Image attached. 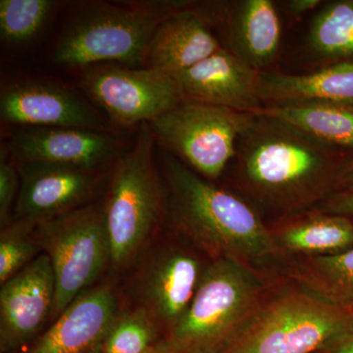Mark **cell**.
Wrapping results in <instances>:
<instances>
[{
    "mask_svg": "<svg viewBox=\"0 0 353 353\" xmlns=\"http://www.w3.org/2000/svg\"><path fill=\"white\" fill-rule=\"evenodd\" d=\"M345 162L341 152L289 125L253 115L228 168L236 190L267 210L294 216L336 192Z\"/></svg>",
    "mask_w": 353,
    "mask_h": 353,
    "instance_id": "6da1fadb",
    "label": "cell"
},
{
    "mask_svg": "<svg viewBox=\"0 0 353 353\" xmlns=\"http://www.w3.org/2000/svg\"><path fill=\"white\" fill-rule=\"evenodd\" d=\"M164 222L210 256L252 266L278 254L270 228L240 194L223 189L172 154L163 160Z\"/></svg>",
    "mask_w": 353,
    "mask_h": 353,
    "instance_id": "7a4b0ae2",
    "label": "cell"
},
{
    "mask_svg": "<svg viewBox=\"0 0 353 353\" xmlns=\"http://www.w3.org/2000/svg\"><path fill=\"white\" fill-rule=\"evenodd\" d=\"M190 1H101L70 4L53 46L58 66L78 70L101 63L143 67L157 26Z\"/></svg>",
    "mask_w": 353,
    "mask_h": 353,
    "instance_id": "3957f363",
    "label": "cell"
},
{
    "mask_svg": "<svg viewBox=\"0 0 353 353\" xmlns=\"http://www.w3.org/2000/svg\"><path fill=\"white\" fill-rule=\"evenodd\" d=\"M155 141L148 123L141 124L134 145L109 175L103 205L115 268L136 261L164 223L166 192L153 160Z\"/></svg>",
    "mask_w": 353,
    "mask_h": 353,
    "instance_id": "277c9868",
    "label": "cell"
},
{
    "mask_svg": "<svg viewBox=\"0 0 353 353\" xmlns=\"http://www.w3.org/2000/svg\"><path fill=\"white\" fill-rule=\"evenodd\" d=\"M268 290L252 266L211 260L187 313L166 336L181 353H220L267 301Z\"/></svg>",
    "mask_w": 353,
    "mask_h": 353,
    "instance_id": "5b68a950",
    "label": "cell"
},
{
    "mask_svg": "<svg viewBox=\"0 0 353 353\" xmlns=\"http://www.w3.org/2000/svg\"><path fill=\"white\" fill-rule=\"evenodd\" d=\"M34 232L54 273V321L111 264L103 201L39 223Z\"/></svg>",
    "mask_w": 353,
    "mask_h": 353,
    "instance_id": "8992f818",
    "label": "cell"
},
{
    "mask_svg": "<svg viewBox=\"0 0 353 353\" xmlns=\"http://www.w3.org/2000/svg\"><path fill=\"white\" fill-rule=\"evenodd\" d=\"M305 290L268 297L220 353H317L348 316Z\"/></svg>",
    "mask_w": 353,
    "mask_h": 353,
    "instance_id": "52a82bcc",
    "label": "cell"
},
{
    "mask_svg": "<svg viewBox=\"0 0 353 353\" xmlns=\"http://www.w3.org/2000/svg\"><path fill=\"white\" fill-rule=\"evenodd\" d=\"M252 119V114L183 99L148 125L158 143L203 178L218 180Z\"/></svg>",
    "mask_w": 353,
    "mask_h": 353,
    "instance_id": "ba28073f",
    "label": "cell"
},
{
    "mask_svg": "<svg viewBox=\"0 0 353 353\" xmlns=\"http://www.w3.org/2000/svg\"><path fill=\"white\" fill-rule=\"evenodd\" d=\"M77 72L85 94L115 126L152 122L183 101L175 78L157 70L101 63Z\"/></svg>",
    "mask_w": 353,
    "mask_h": 353,
    "instance_id": "9c48e42d",
    "label": "cell"
},
{
    "mask_svg": "<svg viewBox=\"0 0 353 353\" xmlns=\"http://www.w3.org/2000/svg\"><path fill=\"white\" fill-rule=\"evenodd\" d=\"M0 117L16 128H76L110 131L101 114L68 85L34 75H19L2 81Z\"/></svg>",
    "mask_w": 353,
    "mask_h": 353,
    "instance_id": "30bf717a",
    "label": "cell"
},
{
    "mask_svg": "<svg viewBox=\"0 0 353 353\" xmlns=\"http://www.w3.org/2000/svg\"><path fill=\"white\" fill-rule=\"evenodd\" d=\"M16 162V161H15ZM20 190L12 220L38 225L94 202L110 171H92L39 162H16Z\"/></svg>",
    "mask_w": 353,
    "mask_h": 353,
    "instance_id": "8fae6325",
    "label": "cell"
},
{
    "mask_svg": "<svg viewBox=\"0 0 353 353\" xmlns=\"http://www.w3.org/2000/svg\"><path fill=\"white\" fill-rule=\"evenodd\" d=\"M208 265L194 250L175 245L155 248L141 263L136 279L138 306L166 336L187 313Z\"/></svg>",
    "mask_w": 353,
    "mask_h": 353,
    "instance_id": "7c38bea8",
    "label": "cell"
},
{
    "mask_svg": "<svg viewBox=\"0 0 353 353\" xmlns=\"http://www.w3.org/2000/svg\"><path fill=\"white\" fill-rule=\"evenodd\" d=\"M16 162H39L92 171H109L127 143L113 132L76 128H16L6 143Z\"/></svg>",
    "mask_w": 353,
    "mask_h": 353,
    "instance_id": "4fadbf2b",
    "label": "cell"
},
{
    "mask_svg": "<svg viewBox=\"0 0 353 353\" xmlns=\"http://www.w3.org/2000/svg\"><path fill=\"white\" fill-rule=\"evenodd\" d=\"M197 8L224 39L223 48L259 72L277 57L282 26L272 0L196 2Z\"/></svg>",
    "mask_w": 353,
    "mask_h": 353,
    "instance_id": "5bb4252c",
    "label": "cell"
},
{
    "mask_svg": "<svg viewBox=\"0 0 353 353\" xmlns=\"http://www.w3.org/2000/svg\"><path fill=\"white\" fill-rule=\"evenodd\" d=\"M54 299V273L41 252L1 285L0 352H13L31 341L50 318Z\"/></svg>",
    "mask_w": 353,
    "mask_h": 353,
    "instance_id": "9a60e30c",
    "label": "cell"
},
{
    "mask_svg": "<svg viewBox=\"0 0 353 353\" xmlns=\"http://www.w3.org/2000/svg\"><path fill=\"white\" fill-rule=\"evenodd\" d=\"M259 73L224 48L173 76L183 101L252 114L263 108Z\"/></svg>",
    "mask_w": 353,
    "mask_h": 353,
    "instance_id": "2e32d148",
    "label": "cell"
},
{
    "mask_svg": "<svg viewBox=\"0 0 353 353\" xmlns=\"http://www.w3.org/2000/svg\"><path fill=\"white\" fill-rule=\"evenodd\" d=\"M110 285L88 289L65 309L25 353H97L119 315Z\"/></svg>",
    "mask_w": 353,
    "mask_h": 353,
    "instance_id": "e0dca14e",
    "label": "cell"
},
{
    "mask_svg": "<svg viewBox=\"0 0 353 353\" xmlns=\"http://www.w3.org/2000/svg\"><path fill=\"white\" fill-rule=\"evenodd\" d=\"M222 48L196 2L190 1L157 26L146 46L143 67L176 76Z\"/></svg>",
    "mask_w": 353,
    "mask_h": 353,
    "instance_id": "ac0fdd59",
    "label": "cell"
},
{
    "mask_svg": "<svg viewBox=\"0 0 353 353\" xmlns=\"http://www.w3.org/2000/svg\"><path fill=\"white\" fill-rule=\"evenodd\" d=\"M259 97L263 106L326 104L353 108V62L323 66L303 75L260 72Z\"/></svg>",
    "mask_w": 353,
    "mask_h": 353,
    "instance_id": "d6986e66",
    "label": "cell"
},
{
    "mask_svg": "<svg viewBox=\"0 0 353 353\" xmlns=\"http://www.w3.org/2000/svg\"><path fill=\"white\" fill-rule=\"evenodd\" d=\"M278 254L324 256L353 248V221L345 216L310 210L270 228Z\"/></svg>",
    "mask_w": 353,
    "mask_h": 353,
    "instance_id": "ffe728a7",
    "label": "cell"
},
{
    "mask_svg": "<svg viewBox=\"0 0 353 353\" xmlns=\"http://www.w3.org/2000/svg\"><path fill=\"white\" fill-rule=\"evenodd\" d=\"M252 115L280 121L338 152L353 150V108L326 104L263 106Z\"/></svg>",
    "mask_w": 353,
    "mask_h": 353,
    "instance_id": "44dd1931",
    "label": "cell"
},
{
    "mask_svg": "<svg viewBox=\"0 0 353 353\" xmlns=\"http://www.w3.org/2000/svg\"><path fill=\"white\" fill-rule=\"evenodd\" d=\"M288 272L301 290L353 314V248L338 254L303 257Z\"/></svg>",
    "mask_w": 353,
    "mask_h": 353,
    "instance_id": "7402d4cb",
    "label": "cell"
},
{
    "mask_svg": "<svg viewBox=\"0 0 353 353\" xmlns=\"http://www.w3.org/2000/svg\"><path fill=\"white\" fill-rule=\"evenodd\" d=\"M306 48L324 66L353 62V0L323 7L310 26Z\"/></svg>",
    "mask_w": 353,
    "mask_h": 353,
    "instance_id": "603a6c76",
    "label": "cell"
},
{
    "mask_svg": "<svg viewBox=\"0 0 353 353\" xmlns=\"http://www.w3.org/2000/svg\"><path fill=\"white\" fill-rule=\"evenodd\" d=\"M66 2L57 0H1L0 38L9 48L29 46L43 34Z\"/></svg>",
    "mask_w": 353,
    "mask_h": 353,
    "instance_id": "cb8c5ba5",
    "label": "cell"
},
{
    "mask_svg": "<svg viewBox=\"0 0 353 353\" xmlns=\"http://www.w3.org/2000/svg\"><path fill=\"white\" fill-rule=\"evenodd\" d=\"M160 327L145 309L119 313L104 341L101 353H145L162 338ZM164 338V336H163Z\"/></svg>",
    "mask_w": 353,
    "mask_h": 353,
    "instance_id": "d4e9b609",
    "label": "cell"
},
{
    "mask_svg": "<svg viewBox=\"0 0 353 353\" xmlns=\"http://www.w3.org/2000/svg\"><path fill=\"white\" fill-rule=\"evenodd\" d=\"M37 225L11 220L0 234V283L1 285L25 268L41 253L37 240Z\"/></svg>",
    "mask_w": 353,
    "mask_h": 353,
    "instance_id": "484cf974",
    "label": "cell"
},
{
    "mask_svg": "<svg viewBox=\"0 0 353 353\" xmlns=\"http://www.w3.org/2000/svg\"><path fill=\"white\" fill-rule=\"evenodd\" d=\"M20 190V174L15 160L11 157L6 143L0 148V223L6 226L12 220V208H15Z\"/></svg>",
    "mask_w": 353,
    "mask_h": 353,
    "instance_id": "4316f807",
    "label": "cell"
},
{
    "mask_svg": "<svg viewBox=\"0 0 353 353\" xmlns=\"http://www.w3.org/2000/svg\"><path fill=\"white\" fill-rule=\"evenodd\" d=\"M317 353H353V314Z\"/></svg>",
    "mask_w": 353,
    "mask_h": 353,
    "instance_id": "83f0119b",
    "label": "cell"
},
{
    "mask_svg": "<svg viewBox=\"0 0 353 353\" xmlns=\"http://www.w3.org/2000/svg\"><path fill=\"white\" fill-rule=\"evenodd\" d=\"M312 210L329 213V214L345 216L353 219V190L332 194L326 201L321 202Z\"/></svg>",
    "mask_w": 353,
    "mask_h": 353,
    "instance_id": "f1b7e54d",
    "label": "cell"
},
{
    "mask_svg": "<svg viewBox=\"0 0 353 353\" xmlns=\"http://www.w3.org/2000/svg\"><path fill=\"white\" fill-rule=\"evenodd\" d=\"M321 0H290L287 2V12L292 19L301 18L309 11L314 10L321 6Z\"/></svg>",
    "mask_w": 353,
    "mask_h": 353,
    "instance_id": "f546056e",
    "label": "cell"
},
{
    "mask_svg": "<svg viewBox=\"0 0 353 353\" xmlns=\"http://www.w3.org/2000/svg\"><path fill=\"white\" fill-rule=\"evenodd\" d=\"M353 190V157L347 160L341 167L338 180H336V192H350Z\"/></svg>",
    "mask_w": 353,
    "mask_h": 353,
    "instance_id": "4dcf8cb0",
    "label": "cell"
},
{
    "mask_svg": "<svg viewBox=\"0 0 353 353\" xmlns=\"http://www.w3.org/2000/svg\"><path fill=\"white\" fill-rule=\"evenodd\" d=\"M145 353H181L175 343L168 338L164 336L157 341L148 352Z\"/></svg>",
    "mask_w": 353,
    "mask_h": 353,
    "instance_id": "1f68e13d",
    "label": "cell"
},
{
    "mask_svg": "<svg viewBox=\"0 0 353 353\" xmlns=\"http://www.w3.org/2000/svg\"><path fill=\"white\" fill-rule=\"evenodd\" d=\"M97 353H101V352H97Z\"/></svg>",
    "mask_w": 353,
    "mask_h": 353,
    "instance_id": "d6a6232c",
    "label": "cell"
}]
</instances>
